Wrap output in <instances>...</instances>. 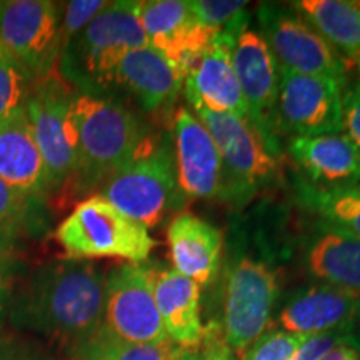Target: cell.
I'll return each instance as SVG.
<instances>
[{
  "mask_svg": "<svg viewBox=\"0 0 360 360\" xmlns=\"http://www.w3.org/2000/svg\"><path fill=\"white\" fill-rule=\"evenodd\" d=\"M177 187L169 142H148L141 154L102 184L101 195L146 227H155L172 205Z\"/></svg>",
  "mask_w": 360,
  "mask_h": 360,
  "instance_id": "6",
  "label": "cell"
},
{
  "mask_svg": "<svg viewBox=\"0 0 360 360\" xmlns=\"http://www.w3.org/2000/svg\"><path fill=\"white\" fill-rule=\"evenodd\" d=\"M102 328L125 342L160 344L169 340L155 304L150 267L122 264L105 274Z\"/></svg>",
  "mask_w": 360,
  "mask_h": 360,
  "instance_id": "10",
  "label": "cell"
},
{
  "mask_svg": "<svg viewBox=\"0 0 360 360\" xmlns=\"http://www.w3.org/2000/svg\"><path fill=\"white\" fill-rule=\"evenodd\" d=\"M327 40L349 69L360 62V0H299L290 2Z\"/></svg>",
  "mask_w": 360,
  "mask_h": 360,
  "instance_id": "23",
  "label": "cell"
},
{
  "mask_svg": "<svg viewBox=\"0 0 360 360\" xmlns=\"http://www.w3.org/2000/svg\"><path fill=\"white\" fill-rule=\"evenodd\" d=\"M319 360H360V340L352 332Z\"/></svg>",
  "mask_w": 360,
  "mask_h": 360,
  "instance_id": "37",
  "label": "cell"
},
{
  "mask_svg": "<svg viewBox=\"0 0 360 360\" xmlns=\"http://www.w3.org/2000/svg\"><path fill=\"white\" fill-rule=\"evenodd\" d=\"M355 72H357V77H355V80H357V82L360 84V62L357 65H355Z\"/></svg>",
  "mask_w": 360,
  "mask_h": 360,
  "instance_id": "42",
  "label": "cell"
},
{
  "mask_svg": "<svg viewBox=\"0 0 360 360\" xmlns=\"http://www.w3.org/2000/svg\"><path fill=\"white\" fill-rule=\"evenodd\" d=\"M199 360H238L237 355L229 349L222 335H217L215 328H205V337L199 349Z\"/></svg>",
  "mask_w": 360,
  "mask_h": 360,
  "instance_id": "35",
  "label": "cell"
},
{
  "mask_svg": "<svg viewBox=\"0 0 360 360\" xmlns=\"http://www.w3.org/2000/svg\"><path fill=\"white\" fill-rule=\"evenodd\" d=\"M307 337L310 335L269 328L240 354L238 360H294L297 350Z\"/></svg>",
  "mask_w": 360,
  "mask_h": 360,
  "instance_id": "29",
  "label": "cell"
},
{
  "mask_svg": "<svg viewBox=\"0 0 360 360\" xmlns=\"http://www.w3.org/2000/svg\"><path fill=\"white\" fill-rule=\"evenodd\" d=\"M192 109L219 148L222 160L220 197L244 204L269 186L277 170V154L259 130L237 115L219 114L202 105H192Z\"/></svg>",
  "mask_w": 360,
  "mask_h": 360,
  "instance_id": "5",
  "label": "cell"
},
{
  "mask_svg": "<svg viewBox=\"0 0 360 360\" xmlns=\"http://www.w3.org/2000/svg\"><path fill=\"white\" fill-rule=\"evenodd\" d=\"M19 274V264L13 259L0 262V319L7 314L8 302L13 294V281Z\"/></svg>",
  "mask_w": 360,
  "mask_h": 360,
  "instance_id": "36",
  "label": "cell"
},
{
  "mask_svg": "<svg viewBox=\"0 0 360 360\" xmlns=\"http://www.w3.org/2000/svg\"><path fill=\"white\" fill-rule=\"evenodd\" d=\"M182 89L184 79L150 45L129 52L114 79V90L129 94L146 114L154 117L169 115Z\"/></svg>",
  "mask_w": 360,
  "mask_h": 360,
  "instance_id": "18",
  "label": "cell"
},
{
  "mask_svg": "<svg viewBox=\"0 0 360 360\" xmlns=\"http://www.w3.org/2000/svg\"><path fill=\"white\" fill-rule=\"evenodd\" d=\"M309 274L317 281L360 294V240L332 229H319L304 254Z\"/></svg>",
  "mask_w": 360,
  "mask_h": 360,
  "instance_id": "24",
  "label": "cell"
},
{
  "mask_svg": "<svg viewBox=\"0 0 360 360\" xmlns=\"http://www.w3.org/2000/svg\"><path fill=\"white\" fill-rule=\"evenodd\" d=\"M231 27L220 30L184 80V94L191 105H202L219 114L249 120L244 96L231 57Z\"/></svg>",
  "mask_w": 360,
  "mask_h": 360,
  "instance_id": "16",
  "label": "cell"
},
{
  "mask_svg": "<svg viewBox=\"0 0 360 360\" xmlns=\"http://www.w3.org/2000/svg\"><path fill=\"white\" fill-rule=\"evenodd\" d=\"M105 0H72L67 2L60 24L62 47L70 42L80 30L89 25V22L107 7Z\"/></svg>",
  "mask_w": 360,
  "mask_h": 360,
  "instance_id": "31",
  "label": "cell"
},
{
  "mask_svg": "<svg viewBox=\"0 0 360 360\" xmlns=\"http://www.w3.org/2000/svg\"><path fill=\"white\" fill-rule=\"evenodd\" d=\"M232 30L231 57L250 124L277 154L276 109L278 94V65L264 35L249 25L245 11L229 24Z\"/></svg>",
  "mask_w": 360,
  "mask_h": 360,
  "instance_id": "11",
  "label": "cell"
},
{
  "mask_svg": "<svg viewBox=\"0 0 360 360\" xmlns=\"http://www.w3.org/2000/svg\"><path fill=\"white\" fill-rule=\"evenodd\" d=\"M247 2L242 0H191L193 19L210 29L222 30L245 11Z\"/></svg>",
  "mask_w": 360,
  "mask_h": 360,
  "instance_id": "30",
  "label": "cell"
},
{
  "mask_svg": "<svg viewBox=\"0 0 360 360\" xmlns=\"http://www.w3.org/2000/svg\"><path fill=\"white\" fill-rule=\"evenodd\" d=\"M0 360H60L39 342L17 334H0Z\"/></svg>",
  "mask_w": 360,
  "mask_h": 360,
  "instance_id": "32",
  "label": "cell"
},
{
  "mask_svg": "<svg viewBox=\"0 0 360 360\" xmlns=\"http://www.w3.org/2000/svg\"><path fill=\"white\" fill-rule=\"evenodd\" d=\"M0 225H13L27 237H37L49 229L45 199L30 195L0 180Z\"/></svg>",
  "mask_w": 360,
  "mask_h": 360,
  "instance_id": "26",
  "label": "cell"
},
{
  "mask_svg": "<svg viewBox=\"0 0 360 360\" xmlns=\"http://www.w3.org/2000/svg\"><path fill=\"white\" fill-rule=\"evenodd\" d=\"M69 115L75 148L72 182L79 192L101 188L150 142L141 117L112 97L74 92Z\"/></svg>",
  "mask_w": 360,
  "mask_h": 360,
  "instance_id": "2",
  "label": "cell"
},
{
  "mask_svg": "<svg viewBox=\"0 0 360 360\" xmlns=\"http://www.w3.org/2000/svg\"><path fill=\"white\" fill-rule=\"evenodd\" d=\"M257 19L278 69L349 82L347 64L290 4H262Z\"/></svg>",
  "mask_w": 360,
  "mask_h": 360,
  "instance_id": "8",
  "label": "cell"
},
{
  "mask_svg": "<svg viewBox=\"0 0 360 360\" xmlns=\"http://www.w3.org/2000/svg\"><path fill=\"white\" fill-rule=\"evenodd\" d=\"M347 82L278 69L277 129L292 137L342 132V94Z\"/></svg>",
  "mask_w": 360,
  "mask_h": 360,
  "instance_id": "13",
  "label": "cell"
},
{
  "mask_svg": "<svg viewBox=\"0 0 360 360\" xmlns=\"http://www.w3.org/2000/svg\"><path fill=\"white\" fill-rule=\"evenodd\" d=\"M103 278L102 270L89 260L40 265L12 294L8 321L80 360L103 322Z\"/></svg>",
  "mask_w": 360,
  "mask_h": 360,
  "instance_id": "1",
  "label": "cell"
},
{
  "mask_svg": "<svg viewBox=\"0 0 360 360\" xmlns=\"http://www.w3.org/2000/svg\"><path fill=\"white\" fill-rule=\"evenodd\" d=\"M34 80L0 47V119L24 105Z\"/></svg>",
  "mask_w": 360,
  "mask_h": 360,
  "instance_id": "28",
  "label": "cell"
},
{
  "mask_svg": "<svg viewBox=\"0 0 360 360\" xmlns=\"http://www.w3.org/2000/svg\"><path fill=\"white\" fill-rule=\"evenodd\" d=\"M342 134L360 154V84L349 80L342 94Z\"/></svg>",
  "mask_w": 360,
  "mask_h": 360,
  "instance_id": "33",
  "label": "cell"
},
{
  "mask_svg": "<svg viewBox=\"0 0 360 360\" xmlns=\"http://www.w3.org/2000/svg\"><path fill=\"white\" fill-rule=\"evenodd\" d=\"M25 237V233L20 229L13 225H0V262L13 259V252L20 244V238Z\"/></svg>",
  "mask_w": 360,
  "mask_h": 360,
  "instance_id": "38",
  "label": "cell"
},
{
  "mask_svg": "<svg viewBox=\"0 0 360 360\" xmlns=\"http://www.w3.org/2000/svg\"><path fill=\"white\" fill-rule=\"evenodd\" d=\"M74 90L58 74L32 84L24 107L47 169L51 192L65 187L75 174V148L70 127Z\"/></svg>",
  "mask_w": 360,
  "mask_h": 360,
  "instance_id": "12",
  "label": "cell"
},
{
  "mask_svg": "<svg viewBox=\"0 0 360 360\" xmlns=\"http://www.w3.org/2000/svg\"><path fill=\"white\" fill-rule=\"evenodd\" d=\"M139 2H109L85 29L62 47L58 75L89 96L110 97L115 72L129 52L148 45L139 22Z\"/></svg>",
  "mask_w": 360,
  "mask_h": 360,
  "instance_id": "3",
  "label": "cell"
},
{
  "mask_svg": "<svg viewBox=\"0 0 360 360\" xmlns=\"http://www.w3.org/2000/svg\"><path fill=\"white\" fill-rule=\"evenodd\" d=\"M167 244L174 270L199 287L209 285L222 262V233L192 212L175 215L167 229Z\"/></svg>",
  "mask_w": 360,
  "mask_h": 360,
  "instance_id": "21",
  "label": "cell"
},
{
  "mask_svg": "<svg viewBox=\"0 0 360 360\" xmlns=\"http://www.w3.org/2000/svg\"><path fill=\"white\" fill-rule=\"evenodd\" d=\"M352 332H354V335L360 340V300H359L357 310H355V319H354V323H352Z\"/></svg>",
  "mask_w": 360,
  "mask_h": 360,
  "instance_id": "40",
  "label": "cell"
},
{
  "mask_svg": "<svg viewBox=\"0 0 360 360\" xmlns=\"http://www.w3.org/2000/svg\"><path fill=\"white\" fill-rule=\"evenodd\" d=\"M137 12L148 45L167 58L184 80L220 32L193 19L188 0H146L139 2Z\"/></svg>",
  "mask_w": 360,
  "mask_h": 360,
  "instance_id": "14",
  "label": "cell"
},
{
  "mask_svg": "<svg viewBox=\"0 0 360 360\" xmlns=\"http://www.w3.org/2000/svg\"><path fill=\"white\" fill-rule=\"evenodd\" d=\"M299 195L322 227L360 240V184L357 186L319 187L300 184Z\"/></svg>",
  "mask_w": 360,
  "mask_h": 360,
  "instance_id": "25",
  "label": "cell"
},
{
  "mask_svg": "<svg viewBox=\"0 0 360 360\" xmlns=\"http://www.w3.org/2000/svg\"><path fill=\"white\" fill-rule=\"evenodd\" d=\"M80 360H102V359L98 357L97 352H94L92 349L87 347L84 350V354H82V357H80Z\"/></svg>",
  "mask_w": 360,
  "mask_h": 360,
  "instance_id": "41",
  "label": "cell"
},
{
  "mask_svg": "<svg viewBox=\"0 0 360 360\" xmlns=\"http://www.w3.org/2000/svg\"><path fill=\"white\" fill-rule=\"evenodd\" d=\"M0 180L40 199L52 193L24 105L0 119Z\"/></svg>",
  "mask_w": 360,
  "mask_h": 360,
  "instance_id": "19",
  "label": "cell"
},
{
  "mask_svg": "<svg viewBox=\"0 0 360 360\" xmlns=\"http://www.w3.org/2000/svg\"><path fill=\"white\" fill-rule=\"evenodd\" d=\"M281 283L264 260L238 257L227 269L224 283L222 339L233 354H242L269 330Z\"/></svg>",
  "mask_w": 360,
  "mask_h": 360,
  "instance_id": "7",
  "label": "cell"
},
{
  "mask_svg": "<svg viewBox=\"0 0 360 360\" xmlns=\"http://www.w3.org/2000/svg\"><path fill=\"white\" fill-rule=\"evenodd\" d=\"M60 24V7L51 0L0 2V47L37 82L58 65Z\"/></svg>",
  "mask_w": 360,
  "mask_h": 360,
  "instance_id": "9",
  "label": "cell"
},
{
  "mask_svg": "<svg viewBox=\"0 0 360 360\" xmlns=\"http://www.w3.org/2000/svg\"><path fill=\"white\" fill-rule=\"evenodd\" d=\"M360 294L319 282L294 292L277 314V328L292 334L317 335L352 330Z\"/></svg>",
  "mask_w": 360,
  "mask_h": 360,
  "instance_id": "17",
  "label": "cell"
},
{
  "mask_svg": "<svg viewBox=\"0 0 360 360\" xmlns=\"http://www.w3.org/2000/svg\"><path fill=\"white\" fill-rule=\"evenodd\" d=\"M152 287L167 339L179 349L202 347L205 327L200 319V287L174 269H152Z\"/></svg>",
  "mask_w": 360,
  "mask_h": 360,
  "instance_id": "20",
  "label": "cell"
},
{
  "mask_svg": "<svg viewBox=\"0 0 360 360\" xmlns=\"http://www.w3.org/2000/svg\"><path fill=\"white\" fill-rule=\"evenodd\" d=\"M56 238L72 260L122 259L143 264L157 245L146 225L127 217L101 195H90L75 205L57 227Z\"/></svg>",
  "mask_w": 360,
  "mask_h": 360,
  "instance_id": "4",
  "label": "cell"
},
{
  "mask_svg": "<svg viewBox=\"0 0 360 360\" xmlns=\"http://www.w3.org/2000/svg\"><path fill=\"white\" fill-rule=\"evenodd\" d=\"M177 186L188 199H214L222 188V160L212 135L195 114L177 107L172 117Z\"/></svg>",
  "mask_w": 360,
  "mask_h": 360,
  "instance_id": "15",
  "label": "cell"
},
{
  "mask_svg": "<svg viewBox=\"0 0 360 360\" xmlns=\"http://www.w3.org/2000/svg\"><path fill=\"white\" fill-rule=\"evenodd\" d=\"M349 334H352V330H334L326 332V334L310 335L297 350L294 360H319L323 354L344 340Z\"/></svg>",
  "mask_w": 360,
  "mask_h": 360,
  "instance_id": "34",
  "label": "cell"
},
{
  "mask_svg": "<svg viewBox=\"0 0 360 360\" xmlns=\"http://www.w3.org/2000/svg\"><path fill=\"white\" fill-rule=\"evenodd\" d=\"M172 360H199V350H195V352H191V350L180 349L179 352L174 355Z\"/></svg>",
  "mask_w": 360,
  "mask_h": 360,
  "instance_id": "39",
  "label": "cell"
},
{
  "mask_svg": "<svg viewBox=\"0 0 360 360\" xmlns=\"http://www.w3.org/2000/svg\"><path fill=\"white\" fill-rule=\"evenodd\" d=\"M289 155L319 187L360 184V154L344 134L292 137Z\"/></svg>",
  "mask_w": 360,
  "mask_h": 360,
  "instance_id": "22",
  "label": "cell"
},
{
  "mask_svg": "<svg viewBox=\"0 0 360 360\" xmlns=\"http://www.w3.org/2000/svg\"><path fill=\"white\" fill-rule=\"evenodd\" d=\"M89 347L97 352L102 360H172L180 350L170 340L160 344H137V342L120 340L102 327Z\"/></svg>",
  "mask_w": 360,
  "mask_h": 360,
  "instance_id": "27",
  "label": "cell"
}]
</instances>
